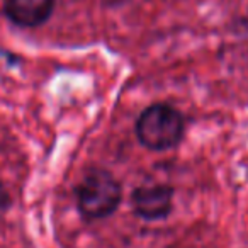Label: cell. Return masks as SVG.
Here are the masks:
<instances>
[{
    "instance_id": "1",
    "label": "cell",
    "mask_w": 248,
    "mask_h": 248,
    "mask_svg": "<svg viewBox=\"0 0 248 248\" xmlns=\"http://www.w3.org/2000/svg\"><path fill=\"white\" fill-rule=\"evenodd\" d=\"M186 123L175 107L169 104H153L136 121V136L145 148L155 152L175 148L182 141Z\"/></svg>"
},
{
    "instance_id": "2",
    "label": "cell",
    "mask_w": 248,
    "mask_h": 248,
    "mask_svg": "<svg viewBox=\"0 0 248 248\" xmlns=\"http://www.w3.org/2000/svg\"><path fill=\"white\" fill-rule=\"evenodd\" d=\"M121 184L112 173L93 169L85 173L75 189L77 207L85 219H102L117 209L121 202Z\"/></svg>"
},
{
    "instance_id": "3",
    "label": "cell",
    "mask_w": 248,
    "mask_h": 248,
    "mask_svg": "<svg viewBox=\"0 0 248 248\" xmlns=\"http://www.w3.org/2000/svg\"><path fill=\"white\" fill-rule=\"evenodd\" d=\"M133 209L140 217L148 221L163 219L173 206V189L169 186H141L133 192Z\"/></svg>"
},
{
    "instance_id": "4",
    "label": "cell",
    "mask_w": 248,
    "mask_h": 248,
    "mask_svg": "<svg viewBox=\"0 0 248 248\" xmlns=\"http://www.w3.org/2000/svg\"><path fill=\"white\" fill-rule=\"evenodd\" d=\"M55 0H5V16L19 28H38L53 14Z\"/></svg>"
},
{
    "instance_id": "5",
    "label": "cell",
    "mask_w": 248,
    "mask_h": 248,
    "mask_svg": "<svg viewBox=\"0 0 248 248\" xmlns=\"http://www.w3.org/2000/svg\"><path fill=\"white\" fill-rule=\"evenodd\" d=\"M7 206V194L4 192V189L0 187V209H4Z\"/></svg>"
}]
</instances>
